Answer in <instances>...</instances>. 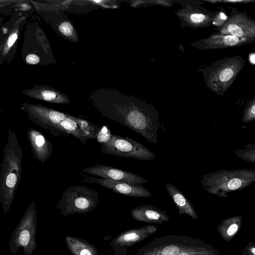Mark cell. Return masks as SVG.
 Listing matches in <instances>:
<instances>
[{"mask_svg":"<svg viewBox=\"0 0 255 255\" xmlns=\"http://www.w3.org/2000/svg\"><path fill=\"white\" fill-rule=\"evenodd\" d=\"M66 244L73 255H98L97 248L83 239L67 236Z\"/></svg>","mask_w":255,"mask_h":255,"instance_id":"obj_20","label":"cell"},{"mask_svg":"<svg viewBox=\"0 0 255 255\" xmlns=\"http://www.w3.org/2000/svg\"><path fill=\"white\" fill-rule=\"evenodd\" d=\"M22 93L29 98L52 103L64 104L69 102L63 95L52 88L45 86H35L23 90Z\"/></svg>","mask_w":255,"mask_h":255,"instance_id":"obj_18","label":"cell"},{"mask_svg":"<svg viewBox=\"0 0 255 255\" xmlns=\"http://www.w3.org/2000/svg\"><path fill=\"white\" fill-rule=\"evenodd\" d=\"M130 214L135 220L149 224H162L169 220L165 211L150 205L135 207Z\"/></svg>","mask_w":255,"mask_h":255,"instance_id":"obj_16","label":"cell"},{"mask_svg":"<svg viewBox=\"0 0 255 255\" xmlns=\"http://www.w3.org/2000/svg\"><path fill=\"white\" fill-rule=\"evenodd\" d=\"M157 231V227L154 225L129 230L119 235L113 244L119 247H129L144 240Z\"/></svg>","mask_w":255,"mask_h":255,"instance_id":"obj_17","label":"cell"},{"mask_svg":"<svg viewBox=\"0 0 255 255\" xmlns=\"http://www.w3.org/2000/svg\"><path fill=\"white\" fill-rule=\"evenodd\" d=\"M241 252L242 255H255V243L254 242H249Z\"/></svg>","mask_w":255,"mask_h":255,"instance_id":"obj_26","label":"cell"},{"mask_svg":"<svg viewBox=\"0 0 255 255\" xmlns=\"http://www.w3.org/2000/svg\"><path fill=\"white\" fill-rule=\"evenodd\" d=\"M26 135L34 158L41 164L44 163L52 153V143L40 131L32 128L26 130Z\"/></svg>","mask_w":255,"mask_h":255,"instance_id":"obj_15","label":"cell"},{"mask_svg":"<svg viewBox=\"0 0 255 255\" xmlns=\"http://www.w3.org/2000/svg\"><path fill=\"white\" fill-rule=\"evenodd\" d=\"M25 61L28 64L35 65L39 62L40 58L36 54H29L26 56Z\"/></svg>","mask_w":255,"mask_h":255,"instance_id":"obj_27","label":"cell"},{"mask_svg":"<svg viewBox=\"0 0 255 255\" xmlns=\"http://www.w3.org/2000/svg\"><path fill=\"white\" fill-rule=\"evenodd\" d=\"M203 242L199 238L186 235L163 236L140 249L138 255H177L185 249Z\"/></svg>","mask_w":255,"mask_h":255,"instance_id":"obj_9","label":"cell"},{"mask_svg":"<svg viewBox=\"0 0 255 255\" xmlns=\"http://www.w3.org/2000/svg\"><path fill=\"white\" fill-rule=\"evenodd\" d=\"M250 61L252 64H255V53H252L250 56Z\"/></svg>","mask_w":255,"mask_h":255,"instance_id":"obj_30","label":"cell"},{"mask_svg":"<svg viewBox=\"0 0 255 255\" xmlns=\"http://www.w3.org/2000/svg\"><path fill=\"white\" fill-rule=\"evenodd\" d=\"M85 178L82 182L96 183L108 188L117 193L126 196L134 197H149L152 194L151 192L142 185H138L124 181H116L105 178H98L94 177L87 176L83 173H79Z\"/></svg>","mask_w":255,"mask_h":255,"instance_id":"obj_12","label":"cell"},{"mask_svg":"<svg viewBox=\"0 0 255 255\" xmlns=\"http://www.w3.org/2000/svg\"><path fill=\"white\" fill-rule=\"evenodd\" d=\"M230 16L220 27L215 28L218 33L255 41V20L247 15V11H240L234 7H229Z\"/></svg>","mask_w":255,"mask_h":255,"instance_id":"obj_11","label":"cell"},{"mask_svg":"<svg viewBox=\"0 0 255 255\" xmlns=\"http://www.w3.org/2000/svg\"><path fill=\"white\" fill-rule=\"evenodd\" d=\"M224 10V9L220 8L215 12L212 20V25L215 26L216 28L221 27L229 17V16L225 13Z\"/></svg>","mask_w":255,"mask_h":255,"instance_id":"obj_24","label":"cell"},{"mask_svg":"<svg viewBox=\"0 0 255 255\" xmlns=\"http://www.w3.org/2000/svg\"><path fill=\"white\" fill-rule=\"evenodd\" d=\"M22 150L16 133L8 129L0 165V202L6 214L21 179Z\"/></svg>","mask_w":255,"mask_h":255,"instance_id":"obj_3","label":"cell"},{"mask_svg":"<svg viewBox=\"0 0 255 255\" xmlns=\"http://www.w3.org/2000/svg\"><path fill=\"white\" fill-rule=\"evenodd\" d=\"M177 2L181 4V8L174 13L180 20L182 28H207L213 25L216 11L213 12L202 7V1L184 0Z\"/></svg>","mask_w":255,"mask_h":255,"instance_id":"obj_10","label":"cell"},{"mask_svg":"<svg viewBox=\"0 0 255 255\" xmlns=\"http://www.w3.org/2000/svg\"><path fill=\"white\" fill-rule=\"evenodd\" d=\"M20 110L30 121L56 137L71 135L85 144L88 140L96 138L98 132V128L91 122L40 104L23 102Z\"/></svg>","mask_w":255,"mask_h":255,"instance_id":"obj_1","label":"cell"},{"mask_svg":"<svg viewBox=\"0 0 255 255\" xmlns=\"http://www.w3.org/2000/svg\"><path fill=\"white\" fill-rule=\"evenodd\" d=\"M254 0H217L218 2H226L232 3H247L254 2Z\"/></svg>","mask_w":255,"mask_h":255,"instance_id":"obj_28","label":"cell"},{"mask_svg":"<svg viewBox=\"0 0 255 255\" xmlns=\"http://www.w3.org/2000/svg\"><path fill=\"white\" fill-rule=\"evenodd\" d=\"M101 151L103 154L141 160H149L155 157L150 149L138 141L114 134H111L108 141L102 143Z\"/></svg>","mask_w":255,"mask_h":255,"instance_id":"obj_8","label":"cell"},{"mask_svg":"<svg viewBox=\"0 0 255 255\" xmlns=\"http://www.w3.org/2000/svg\"><path fill=\"white\" fill-rule=\"evenodd\" d=\"M100 202L96 190L76 185L69 187L62 192L57 207L63 216H67L90 212L98 206Z\"/></svg>","mask_w":255,"mask_h":255,"instance_id":"obj_6","label":"cell"},{"mask_svg":"<svg viewBox=\"0 0 255 255\" xmlns=\"http://www.w3.org/2000/svg\"><path fill=\"white\" fill-rule=\"evenodd\" d=\"M18 1L15 0H0V8L4 7L9 4H11L13 2H16Z\"/></svg>","mask_w":255,"mask_h":255,"instance_id":"obj_29","label":"cell"},{"mask_svg":"<svg viewBox=\"0 0 255 255\" xmlns=\"http://www.w3.org/2000/svg\"><path fill=\"white\" fill-rule=\"evenodd\" d=\"M0 22H1V20H0V25H1Z\"/></svg>","mask_w":255,"mask_h":255,"instance_id":"obj_31","label":"cell"},{"mask_svg":"<svg viewBox=\"0 0 255 255\" xmlns=\"http://www.w3.org/2000/svg\"><path fill=\"white\" fill-rule=\"evenodd\" d=\"M242 216H237L224 220L218 226L217 230L221 237L229 242L236 235L240 228Z\"/></svg>","mask_w":255,"mask_h":255,"instance_id":"obj_21","label":"cell"},{"mask_svg":"<svg viewBox=\"0 0 255 255\" xmlns=\"http://www.w3.org/2000/svg\"><path fill=\"white\" fill-rule=\"evenodd\" d=\"M255 119V97L248 104L243 116V122L248 123Z\"/></svg>","mask_w":255,"mask_h":255,"instance_id":"obj_23","label":"cell"},{"mask_svg":"<svg viewBox=\"0 0 255 255\" xmlns=\"http://www.w3.org/2000/svg\"><path fill=\"white\" fill-rule=\"evenodd\" d=\"M255 180V171L249 169L220 170L204 175L203 188L210 193L227 197V193L243 189Z\"/></svg>","mask_w":255,"mask_h":255,"instance_id":"obj_5","label":"cell"},{"mask_svg":"<svg viewBox=\"0 0 255 255\" xmlns=\"http://www.w3.org/2000/svg\"><path fill=\"white\" fill-rule=\"evenodd\" d=\"M60 31L64 35L70 36L73 33V27L72 25L67 21L62 22L59 26Z\"/></svg>","mask_w":255,"mask_h":255,"instance_id":"obj_25","label":"cell"},{"mask_svg":"<svg viewBox=\"0 0 255 255\" xmlns=\"http://www.w3.org/2000/svg\"><path fill=\"white\" fill-rule=\"evenodd\" d=\"M254 41L244 38L214 33L207 38L193 42L190 46L199 50H208L221 48H236L251 44Z\"/></svg>","mask_w":255,"mask_h":255,"instance_id":"obj_13","label":"cell"},{"mask_svg":"<svg viewBox=\"0 0 255 255\" xmlns=\"http://www.w3.org/2000/svg\"><path fill=\"white\" fill-rule=\"evenodd\" d=\"M37 209L32 201L26 210L8 242L9 249L15 255L19 248L24 255H32L37 245L36 242Z\"/></svg>","mask_w":255,"mask_h":255,"instance_id":"obj_7","label":"cell"},{"mask_svg":"<svg viewBox=\"0 0 255 255\" xmlns=\"http://www.w3.org/2000/svg\"><path fill=\"white\" fill-rule=\"evenodd\" d=\"M246 60L234 56L215 60L210 66L200 70L204 82L210 91L223 96L243 69Z\"/></svg>","mask_w":255,"mask_h":255,"instance_id":"obj_4","label":"cell"},{"mask_svg":"<svg viewBox=\"0 0 255 255\" xmlns=\"http://www.w3.org/2000/svg\"><path fill=\"white\" fill-rule=\"evenodd\" d=\"M166 188L178 210L179 215L185 214L193 219H198V216L191 203L179 190L170 184H167Z\"/></svg>","mask_w":255,"mask_h":255,"instance_id":"obj_19","label":"cell"},{"mask_svg":"<svg viewBox=\"0 0 255 255\" xmlns=\"http://www.w3.org/2000/svg\"><path fill=\"white\" fill-rule=\"evenodd\" d=\"M83 171L102 178L138 185H142L147 182L145 179L137 174L106 165L96 164L84 168Z\"/></svg>","mask_w":255,"mask_h":255,"instance_id":"obj_14","label":"cell"},{"mask_svg":"<svg viewBox=\"0 0 255 255\" xmlns=\"http://www.w3.org/2000/svg\"><path fill=\"white\" fill-rule=\"evenodd\" d=\"M103 116L140 134L148 141L157 142L160 123L158 112L142 102L114 103L97 108Z\"/></svg>","mask_w":255,"mask_h":255,"instance_id":"obj_2","label":"cell"},{"mask_svg":"<svg viewBox=\"0 0 255 255\" xmlns=\"http://www.w3.org/2000/svg\"><path fill=\"white\" fill-rule=\"evenodd\" d=\"M22 19L20 18L15 22L11 29L8 35L6 38V40L2 44L0 45V65L1 64V60L5 58L17 39Z\"/></svg>","mask_w":255,"mask_h":255,"instance_id":"obj_22","label":"cell"}]
</instances>
